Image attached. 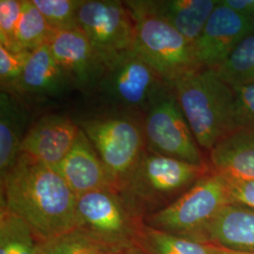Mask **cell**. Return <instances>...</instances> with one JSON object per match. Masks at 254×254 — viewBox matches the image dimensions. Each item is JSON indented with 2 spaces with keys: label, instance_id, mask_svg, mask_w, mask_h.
I'll return each mask as SVG.
<instances>
[{
  "label": "cell",
  "instance_id": "9c48e42d",
  "mask_svg": "<svg viewBox=\"0 0 254 254\" xmlns=\"http://www.w3.org/2000/svg\"><path fill=\"white\" fill-rule=\"evenodd\" d=\"M146 150L194 165H206L173 89L143 115Z\"/></svg>",
  "mask_w": 254,
  "mask_h": 254
},
{
  "label": "cell",
  "instance_id": "7c38bea8",
  "mask_svg": "<svg viewBox=\"0 0 254 254\" xmlns=\"http://www.w3.org/2000/svg\"><path fill=\"white\" fill-rule=\"evenodd\" d=\"M47 44L73 87L85 92L95 91L106 63L81 30L55 32Z\"/></svg>",
  "mask_w": 254,
  "mask_h": 254
},
{
  "label": "cell",
  "instance_id": "603a6c76",
  "mask_svg": "<svg viewBox=\"0 0 254 254\" xmlns=\"http://www.w3.org/2000/svg\"><path fill=\"white\" fill-rule=\"evenodd\" d=\"M37 254H118L100 241L76 228L64 235L39 243Z\"/></svg>",
  "mask_w": 254,
  "mask_h": 254
},
{
  "label": "cell",
  "instance_id": "44dd1931",
  "mask_svg": "<svg viewBox=\"0 0 254 254\" xmlns=\"http://www.w3.org/2000/svg\"><path fill=\"white\" fill-rule=\"evenodd\" d=\"M147 254H212L208 244L144 225L139 238Z\"/></svg>",
  "mask_w": 254,
  "mask_h": 254
},
{
  "label": "cell",
  "instance_id": "1f68e13d",
  "mask_svg": "<svg viewBox=\"0 0 254 254\" xmlns=\"http://www.w3.org/2000/svg\"><path fill=\"white\" fill-rule=\"evenodd\" d=\"M118 254H147L145 251L140 247V246H135L133 248H130L128 250H126L122 253Z\"/></svg>",
  "mask_w": 254,
  "mask_h": 254
},
{
  "label": "cell",
  "instance_id": "6da1fadb",
  "mask_svg": "<svg viewBox=\"0 0 254 254\" xmlns=\"http://www.w3.org/2000/svg\"><path fill=\"white\" fill-rule=\"evenodd\" d=\"M76 204L63 177L28 154L1 176V207L26 221L40 243L79 228Z\"/></svg>",
  "mask_w": 254,
  "mask_h": 254
},
{
  "label": "cell",
  "instance_id": "ac0fdd59",
  "mask_svg": "<svg viewBox=\"0 0 254 254\" xmlns=\"http://www.w3.org/2000/svg\"><path fill=\"white\" fill-rule=\"evenodd\" d=\"M214 172L228 180H254V130L236 129L210 151Z\"/></svg>",
  "mask_w": 254,
  "mask_h": 254
},
{
  "label": "cell",
  "instance_id": "d4e9b609",
  "mask_svg": "<svg viewBox=\"0 0 254 254\" xmlns=\"http://www.w3.org/2000/svg\"><path fill=\"white\" fill-rule=\"evenodd\" d=\"M54 32L78 28L77 12L83 0H32Z\"/></svg>",
  "mask_w": 254,
  "mask_h": 254
},
{
  "label": "cell",
  "instance_id": "9a60e30c",
  "mask_svg": "<svg viewBox=\"0 0 254 254\" xmlns=\"http://www.w3.org/2000/svg\"><path fill=\"white\" fill-rule=\"evenodd\" d=\"M73 87L48 44L31 52L18 83L10 94L32 97H57Z\"/></svg>",
  "mask_w": 254,
  "mask_h": 254
},
{
  "label": "cell",
  "instance_id": "3957f363",
  "mask_svg": "<svg viewBox=\"0 0 254 254\" xmlns=\"http://www.w3.org/2000/svg\"><path fill=\"white\" fill-rule=\"evenodd\" d=\"M207 165H194L145 150L118 191L143 220L165 208L207 174Z\"/></svg>",
  "mask_w": 254,
  "mask_h": 254
},
{
  "label": "cell",
  "instance_id": "83f0119b",
  "mask_svg": "<svg viewBox=\"0 0 254 254\" xmlns=\"http://www.w3.org/2000/svg\"><path fill=\"white\" fill-rule=\"evenodd\" d=\"M236 129L254 130V83L233 88Z\"/></svg>",
  "mask_w": 254,
  "mask_h": 254
},
{
  "label": "cell",
  "instance_id": "52a82bcc",
  "mask_svg": "<svg viewBox=\"0 0 254 254\" xmlns=\"http://www.w3.org/2000/svg\"><path fill=\"white\" fill-rule=\"evenodd\" d=\"M125 4L135 20L133 50L159 73L170 87L187 73L200 69L193 46L163 19L142 9L136 1Z\"/></svg>",
  "mask_w": 254,
  "mask_h": 254
},
{
  "label": "cell",
  "instance_id": "4fadbf2b",
  "mask_svg": "<svg viewBox=\"0 0 254 254\" xmlns=\"http://www.w3.org/2000/svg\"><path fill=\"white\" fill-rule=\"evenodd\" d=\"M79 131L78 125L66 116L46 115L29 127L21 154H28L54 169L71 151Z\"/></svg>",
  "mask_w": 254,
  "mask_h": 254
},
{
  "label": "cell",
  "instance_id": "cb8c5ba5",
  "mask_svg": "<svg viewBox=\"0 0 254 254\" xmlns=\"http://www.w3.org/2000/svg\"><path fill=\"white\" fill-rule=\"evenodd\" d=\"M54 33L33 1L22 0V12L16 34L20 49L32 52L47 44Z\"/></svg>",
  "mask_w": 254,
  "mask_h": 254
},
{
  "label": "cell",
  "instance_id": "8fae6325",
  "mask_svg": "<svg viewBox=\"0 0 254 254\" xmlns=\"http://www.w3.org/2000/svg\"><path fill=\"white\" fill-rule=\"evenodd\" d=\"M252 33H254V17L237 13L220 0L193 46L199 66L217 70Z\"/></svg>",
  "mask_w": 254,
  "mask_h": 254
},
{
  "label": "cell",
  "instance_id": "4316f807",
  "mask_svg": "<svg viewBox=\"0 0 254 254\" xmlns=\"http://www.w3.org/2000/svg\"><path fill=\"white\" fill-rule=\"evenodd\" d=\"M31 54L30 51L22 50L11 52L0 46V83L2 91L10 92L18 83Z\"/></svg>",
  "mask_w": 254,
  "mask_h": 254
},
{
  "label": "cell",
  "instance_id": "ffe728a7",
  "mask_svg": "<svg viewBox=\"0 0 254 254\" xmlns=\"http://www.w3.org/2000/svg\"><path fill=\"white\" fill-rule=\"evenodd\" d=\"M39 241L18 216L0 209V254H37Z\"/></svg>",
  "mask_w": 254,
  "mask_h": 254
},
{
  "label": "cell",
  "instance_id": "d6986e66",
  "mask_svg": "<svg viewBox=\"0 0 254 254\" xmlns=\"http://www.w3.org/2000/svg\"><path fill=\"white\" fill-rule=\"evenodd\" d=\"M29 113L15 95L0 94V173L11 169L21 154V145L29 129Z\"/></svg>",
  "mask_w": 254,
  "mask_h": 254
},
{
  "label": "cell",
  "instance_id": "5bb4252c",
  "mask_svg": "<svg viewBox=\"0 0 254 254\" xmlns=\"http://www.w3.org/2000/svg\"><path fill=\"white\" fill-rule=\"evenodd\" d=\"M54 170L77 197L91 191L115 190L99 154L81 129L71 151Z\"/></svg>",
  "mask_w": 254,
  "mask_h": 254
},
{
  "label": "cell",
  "instance_id": "30bf717a",
  "mask_svg": "<svg viewBox=\"0 0 254 254\" xmlns=\"http://www.w3.org/2000/svg\"><path fill=\"white\" fill-rule=\"evenodd\" d=\"M77 24L105 63L133 48L135 20L125 2L83 0Z\"/></svg>",
  "mask_w": 254,
  "mask_h": 254
},
{
  "label": "cell",
  "instance_id": "4dcf8cb0",
  "mask_svg": "<svg viewBox=\"0 0 254 254\" xmlns=\"http://www.w3.org/2000/svg\"><path fill=\"white\" fill-rule=\"evenodd\" d=\"M208 245L212 254H251V253H240V252L230 251V250H226V249L220 248L218 246L211 245V244H208Z\"/></svg>",
  "mask_w": 254,
  "mask_h": 254
},
{
  "label": "cell",
  "instance_id": "2e32d148",
  "mask_svg": "<svg viewBox=\"0 0 254 254\" xmlns=\"http://www.w3.org/2000/svg\"><path fill=\"white\" fill-rule=\"evenodd\" d=\"M201 243L254 254V211L230 203L218 212L206 228Z\"/></svg>",
  "mask_w": 254,
  "mask_h": 254
},
{
  "label": "cell",
  "instance_id": "7a4b0ae2",
  "mask_svg": "<svg viewBox=\"0 0 254 254\" xmlns=\"http://www.w3.org/2000/svg\"><path fill=\"white\" fill-rule=\"evenodd\" d=\"M171 88L200 148L211 151L236 130L235 92L215 70H195Z\"/></svg>",
  "mask_w": 254,
  "mask_h": 254
},
{
  "label": "cell",
  "instance_id": "277c9868",
  "mask_svg": "<svg viewBox=\"0 0 254 254\" xmlns=\"http://www.w3.org/2000/svg\"><path fill=\"white\" fill-rule=\"evenodd\" d=\"M142 114L116 111L78 123L119 191L146 150Z\"/></svg>",
  "mask_w": 254,
  "mask_h": 254
},
{
  "label": "cell",
  "instance_id": "484cf974",
  "mask_svg": "<svg viewBox=\"0 0 254 254\" xmlns=\"http://www.w3.org/2000/svg\"><path fill=\"white\" fill-rule=\"evenodd\" d=\"M22 12V0H0V46L20 52L17 27Z\"/></svg>",
  "mask_w": 254,
  "mask_h": 254
},
{
  "label": "cell",
  "instance_id": "8992f818",
  "mask_svg": "<svg viewBox=\"0 0 254 254\" xmlns=\"http://www.w3.org/2000/svg\"><path fill=\"white\" fill-rule=\"evenodd\" d=\"M230 203L234 202L227 180L211 171L171 204L148 216L144 223L155 230L201 242L211 221Z\"/></svg>",
  "mask_w": 254,
  "mask_h": 254
},
{
  "label": "cell",
  "instance_id": "ba28073f",
  "mask_svg": "<svg viewBox=\"0 0 254 254\" xmlns=\"http://www.w3.org/2000/svg\"><path fill=\"white\" fill-rule=\"evenodd\" d=\"M79 228L120 254L138 246L144 220L129 207L118 191H91L77 197Z\"/></svg>",
  "mask_w": 254,
  "mask_h": 254
},
{
  "label": "cell",
  "instance_id": "e0dca14e",
  "mask_svg": "<svg viewBox=\"0 0 254 254\" xmlns=\"http://www.w3.org/2000/svg\"><path fill=\"white\" fill-rule=\"evenodd\" d=\"M220 0L136 1L147 11L163 19L194 46Z\"/></svg>",
  "mask_w": 254,
  "mask_h": 254
},
{
  "label": "cell",
  "instance_id": "f1b7e54d",
  "mask_svg": "<svg viewBox=\"0 0 254 254\" xmlns=\"http://www.w3.org/2000/svg\"><path fill=\"white\" fill-rule=\"evenodd\" d=\"M226 180L233 202L254 211V180Z\"/></svg>",
  "mask_w": 254,
  "mask_h": 254
},
{
  "label": "cell",
  "instance_id": "f546056e",
  "mask_svg": "<svg viewBox=\"0 0 254 254\" xmlns=\"http://www.w3.org/2000/svg\"><path fill=\"white\" fill-rule=\"evenodd\" d=\"M229 9L239 14L254 17V0H221Z\"/></svg>",
  "mask_w": 254,
  "mask_h": 254
},
{
  "label": "cell",
  "instance_id": "7402d4cb",
  "mask_svg": "<svg viewBox=\"0 0 254 254\" xmlns=\"http://www.w3.org/2000/svg\"><path fill=\"white\" fill-rule=\"evenodd\" d=\"M215 71L232 88L254 83V33L246 37Z\"/></svg>",
  "mask_w": 254,
  "mask_h": 254
},
{
  "label": "cell",
  "instance_id": "5b68a950",
  "mask_svg": "<svg viewBox=\"0 0 254 254\" xmlns=\"http://www.w3.org/2000/svg\"><path fill=\"white\" fill-rule=\"evenodd\" d=\"M172 88L133 49L106 62L95 91L103 103L116 111L144 115Z\"/></svg>",
  "mask_w": 254,
  "mask_h": 254
}]
</instances>
